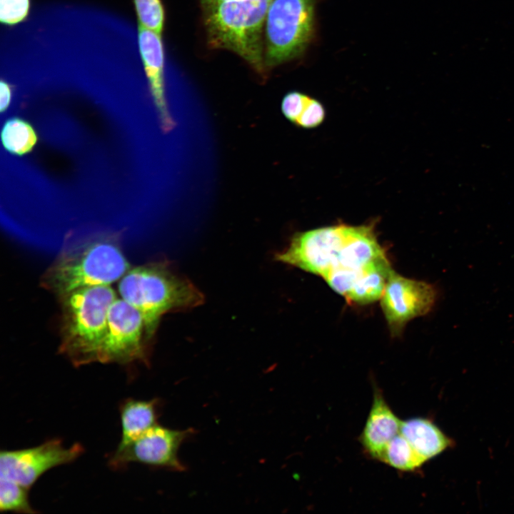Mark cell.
<instances>
[{"label":"cell","instance_id":"1","mask_svg":"<svg viewBox=\"0 0 514 514\" xmlns=\"http://www.w3.org/2000/svg\"><path fill=\"white\" fill-rule=\"evenodd\" d=\"M276 259L321 276L348 303L358 305L380 299L393 270L371 223L297 233Z\"/></svg>","mask_w":514,"mask_h":514},{"label":"cell","instance_id":"2","mask_svg":"<svg viewBox=\"0 0 514 514\" xmlns=\"http://www.w3.org/2000/svg\"><path fill=\"white\" fill-rule=\"evenodd\" d=\"M271 1L201 2L208 46L233 52L265 76L264 28Z\"/></svg>","mask_w":514,"mask_h":514},{"label":"cell","instance_id":"3","mask_svg":"<svg viewBox=\"0 0 514 514\" xmlns=\"http://www.w3.org/2000/svg\"><path fill=\"white\" fill-rule=\"evenodd\" d=\"M118 289L121 298L142 315L148 339L153 335L165 313L195 307L203 299L188 280L160 264L129 269L120 279Z\"/></svg>","mask_w":514,"mask_h":514},{"label":"cell","instance_id":"4","mask_svg":"<svg viewBox=\"0 0 514 514\" xmlns=\"http://www.w3.org/2000/svg\"><path fill=\"white\" fill-rule=\"evenodd\" d=\"M61 297V351L75 366L94 362L106 331L110 307L117 298L115 292L109 286H98Z\"/></svg>","mask_w":514,"mask_h":514},{"label":"cell","instance_id":"5","mask_svg":"<svg viewBox=\"0 0 514 514\" xmlns=\"http://www.w3.org/2000/svg\"><path fill=\"white\" fill-rule=\"evenodd\" d=\"M129 264L117 243L109 238L88 242L62 254L46 272L45 285L62 296L121 279Z\"/></svg>","mask_w":514,"mask_h":514},{"label":"cell","instance_id":"6","mask_svg":"<svg viewBox=\"0 0 514 514\" xmlns=\"http://www.w3.org/2000/svg\"><path fill=\"white\" fill-rule=\"evenodd\" d=\"M315 0H272L264 28V61L272 69L301 56L313 33Z\"/></svg>","mask_w":514,"mask_h":514},{"label":"cell","instance_id":"7","mask_svg":"<svg viewBox=\"0 0 514 514\" xmlns=\"http://www.w3.org/2000/svg\"><path fill=\"white\" fill-rule=\"evenodd\" d=\"M148 340L141 313L122 298H116L110 307L106 331L95 361L126 364L145 361Z\"/></svg>","mask_w":514,"mask_h":514},{"label":"cell","instance_id":"8","mask_svg":"<svg viewBox=\"0 0 514 514\" xmlns=\"http://www.w3.org/2000/svg\"><path fill=\"white\" fill-rule=\"evenodd\" d=\"M193 430H174L156 425L124 446H117L110 456L109 465L117 470L131 463L183 470L178 453L182 443Z\"/></svg>","mask_w":514,"mask_h":514},{"label":"cell","instance_id":"9","mask_svg":"<svg viewBox=\"0 0 514 514\" xmlns=\"http://www.w3.org/2000/svg\"><path fill=\"white\" fill-rule=\"evenodd\" d=\"M84 451L83 446L79 443L66 448L57 438L32 448L1 450L0 476L29 489L47 470L72 463Z\"/></svg>","mask_w":514,"mask_h":514},{"label":"cell","instance_id":"10","mask_svg":"<svg viewBox=\"0 0 514 514\" xmlns=\"http://www.w3.org/2000/svg\"><path fill=\"white\" fill-rule=\"evenodd\" d=\"M381 306L392 336H398L410 320L424 316L436 300L435 288L391 271L381 297Z\"/></svg>","mask_w":514,"mask_h":514},{"label":"cell","instance_id":"11","mask_svg":"<svg viewBox=\"0 0 514 514\" xmlns=\"http://www.w3.org/2000/svg\"><path fill=\"white\" fill-rule=\"evenodd\" d=\"M138 42L148 86L164 132L175 126L166 97L164 50L161 34L138 24Z\"/></svg>","mask_w":514,"mask_h":514},{"label":"cell","instance_id":"12","mask_svg":"<svg viewBox=\"0 0 514 514\" xmlns=\"http://www.w3.org/2000/svg\"><path fill=\"white\" fill-rule=\"evenodd\" d=\"M401 423L386 402L381 390L376 386L371 408L359 436L366 455L381 462L387 445L400 433Z\"/></svg>","mask_w":514,"mask_h":514},{"label":"cell","instance_id":"13","mask_svg":"<svg viewBox=\"0 0 514 514\" xmlns=\"http://www.w3.org/2000/svg\"><path fill=\"white\" fill-rule=\"evenodd\" d=\"M400 433L425 463L453 445V440L433 421L425 418L402 420Z\"/></svg>","mask_w":514,"mask_h":514},{"label":"cell","instance_id":"14","mask_svg":"<svg viewBox=\"0 0 514 514\" xmlns=\"http://www.w3.org/2000/svg\"><path fill=\"white\" fill-rule=\"evenodd\" d=\"M159 411L158 399L124 400L119 405L121 436L118 446L128 444L157 425Z\"/></svg>","mask_w":514,"mask_h":514},{"label":"cell","instance_id":"15","mask_svg":"<svg viewBox=\"0 0 514 514\" xmlns=\"http://www.w3.org/2000/svg\"><path fill=\"white\" fill-rule=\"evenodd\" d=\"M4 147L10 153L22 156L30 152L37 142V135L32 126L19 118L6 121L1 131Z\"/></svg>","mask_w":514,"mask_h":514},{"label":"cell","instance_id":"16","mask_svg":"<svg viewBox=\"0 0 514 514\" xmlns=\"http://www.w3.org/2000/svg\"><path fill=\"white\" fill-rule=\"evenodd\" d=\"M381 462L402 472L415 471L425 463L400 433L390 441Z\"/></svg>","mask_w":514,"mask_h":514},{"label":"cell","instance_id":"17","mask_svg":"<svg viewBox=\"0 0 514 514\" xmlns=\"http://www.w3.org/2000/svg\"><path fill=\"white\" fill-rule=\"evenodd\" d=\"M29 488L0 476V510L2 512L36 513L29 500Z\"/></svg>","mask_w":514,"mask_h":514},{"label":"cell","instance_id":"18","mask_svg":"<svg viewBox=\"0 0 514 514\" xmlns=\"http://www.w3.org/2000/svg\"><path fill=\"white\" fill-rule=\"evenodd\" d=\"M141 26L161 34L165 23V11L161 0H133Z\"/></svg>","mask_w":514,"mask_h":514},{"label":"cell","instance_id":"19","mask_svg":"<svg viewBox=\"0 0 514 514\" xmlns=\"http://www.w3.org/2000/svg\"><path fill=\"white\" fill-rule=\"evenodd\" d=\"M30 0H0V20L11 26L24 20L28 16Z\"/></svg>","mask_w":514,"mask_h":514},{"label":"cell","instance_id":"20","mask_svg":"<svg viewBox=\"0 0 514 514\" xmlns=\"http://www.w3.org/2000/svg\"><path fill=\"white\" fill-rule=\"evenodd\" d=\"M326 117L323 105L317 99L310 97L296 125L304 128H313L320 126Z\"/></svg>","mask_w":514,"mask_h":514},{"label":"cell","instance_id":"21","mask_svg":"<svg viewBox=\"0 0 514 514\" xmlns=\"http://www.w3.org/2000/svg\"><path fill=\"white\" fill-rule=\"evenodd\" d=\"M310 96L296 91L287 93L281 101V111L283 116L295 124L301 115Z\"/></svg>","mask_w":514,"mask_h":514},{"label":"cell","instance_id":"22","mask_svg":"<svg viewBox=\"0 0 514 514\" xmlns=\"http://www.w3.org/2000/svg\"><path fill=\"white\" fill-rule=\"evenodd\" d=\"M0 91H1V101H0V110L1 112L5 111L11 100V89L10 85L4 81V80L1 81L0 84Z\"/></svg>","mask_w":514,"mask_h":514},{"label":"cell","instance_id":"23","mask_svg":"<svg viewBox=\"0 0 514 514\" xmlns=\"http://www.w3.org/2000/svg\"><path fill=\"white\" fill-rule=\"evenodd\" d=\"M224 0H201V2H216Z\"/></svg>","mask_w":514,"mask_h":514}]
</instances>
